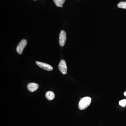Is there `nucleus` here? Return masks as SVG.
Masks as SVG:
<instances>
[{
	"label": "nucleus",
	"mask_w": 126,
	"mask_h": 126,
	"mask_svg": "<svg viewBox=\"0 0 126 126\" xmlns=\"http://www.w3.org/2000/svg\"><path fill=\"white\" fill-rule=\"evenodd\" d=\"M92 99L89 97H84L81 99L79 104V108L81 110L87 108L91 103Z\"/></svg>",
	"instance_id": "f257e3e1"
},
{
	"label": "nucleus",
	"mask_w": 126,
	"mask_h": 126,
	"mask_svg": "<svg viewBox=\"0 0 126 126\" xmlns=\"http://www.w3.org/2000/svg\"><path fill=\"white\" fill-rule=\"evenodd\" d=\"M27 44V41L26 40L24 39L22 40L20 42L16 48V52L19 54H22L23 50L24 49L25 46H26Z\"/></svg>",
	"instance_id": "f03ea898"
},
{
	"label": "nucleus",
	"mask_w": 126,
	"mask_h": 126,
	"mask_svg": "<svg viewBox=\"0 0 126 126\" xmlns=\"http://www.w3.org/2000/svg\"><path fill=\"white\" fill-rule=\"evenodd\" d=\"M67 38H66V33L64 31L62 30L60 32L59 35V42L60 45L61 47H63L65 45L66 42Z\"/></svg>",
	"instance_id": "7ed1b4c3"
},
{
	"label": "nucleus",
	"mask_w": 126,
	"mask_h": 126,
	"mask_svg": "<svg viewBox=\"0 0 126 126\" xmlns=\"http://www.w3.org/2000/svg\"><path fill=\"white\" fill-rule=\"evenodd\" d=\"M35 63L36 65L39 66L40 67L42 68L44 70H47V71H52L53 70V67L51 65L46 63H41V62H39V61H36Z\"/></svg>",
	"instance_id": "20e7f679"
},
{
	"label": "nucleus",
	"mask_w": 126,
	"mask_h": 126,
	"mask_svg": "<svg viewBox=\"0 0 126 126\" xmlns=\"http://www.w3.org/2000/svg\"><path fill=\"white\" fill-rule=\"evenodd\" d=\"M59 68L60 72L63 74H65L67 72V66L65 61L62 60L59 64Z\"/></svg>",
	"instance_id": "39448f33"
},
{
	"label": "nucleus",
	"mask_w": 126,
	"mask_h": 126,
	"mask_svg": "<svg viewBox=\"0 0 126 126\" xmlns=\"http://www.w3.org/2000/svg\"><path fill=\"white\" fill-rule=\"evenodd\" d=\"M27 89L30 92H33L36 91L38 89L39 85L35 83H29L27 86Z\"/></svg>",
	"instance_id": "423d86ee"
},
{
	"label": "nucleus",
	"mask_w": 126,
	"mask_h": 126,
	"mask_svg": "<svg viewBox=\"0 0 126 126\" xmlns=\"http://www.w3.org/2000/svg\"><path fill=\"white\" fill-rule=\"evenodd\" d=\"M46 97L48 100L51 101L54 99L55 95L53 92L51 91H48L46 94Z\"/></svg>",
	"instance_id": "0eeeda50"
},
{
	"label": "nucleus",
	"mask_w": 126,
	"mask_h": 126,
	"mask_svg": "<svg viewBox=\"0 0 126 126\" xmlns=\"http://www.w3.org/2000/svg\"><path fill=\"white\" fill-rule=\"evenodd\" d=\"M54 4L57 7H63V5L65 2V0H53Z\"/></svg>",
	"instance_id": "6e6552de"
},
{
	"label": "nucleus",
	"mask_w": 126,
	"mask_h": 126,
	"mask_svg": "<svg viewBox=\"0 0 126 126\" xmlns=\"http://www.w3.org/2000/svg\"><path fill=\"white\" fill-rule=\"evenodd\" d=\"M118 7L121 9H126V1H122L118 4Z\"/></svg>",
	"instance_id": "1a4fd4ad"
},
{
	"label": "nucleus",
	"mask_w": 126,
	"mask_h": 126,
	"mask_svg": "<svg viewBox=\"0 0 126 126\" xmlns=\"http://www.w3.org/2000/svg\"><path fill=\"white\" fill-rule=\"evenodd\" d=\"M119 104L122 107H124L126 106V99H124L123 100H121L119 102Z\"/></svg>",
	"instance_id": "9d476101"
},
{
	"label": "nucleus",
	"mask_w": 126,
	"mask_h": 126,
	"mask_svg": "<svg viewBox=\"0 0 126 126\" xmlns=\"http://www.w3.org/2000/svg\"><path fill=\"white\" fill-rule=\"evenodd\" d=\"M124 95L126 97V92H125L124 93Z\"/></svg>",
	"instance_id": "9b49d317"
},
{
	"label": "nucleus",
	"mask_w": 126,
	"mask_h": 126,
	"mask_svg": "<svg viewBox=\"0 0 126 126\" xmlns=\"http://www.w3.org/2000/svg\"></svg>",
	"instance_id": "f8f14e48"
}]
</instances>
